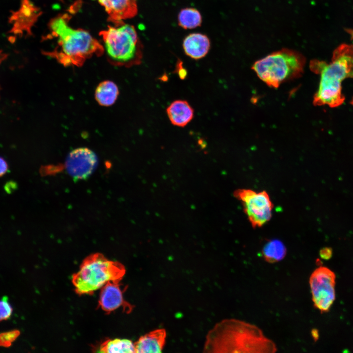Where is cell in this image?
Here are the masks:
<instances>
[{"label": "cell", "mask_w": 353, "mask_h": 353, "mask_svg": "<svg viewBox=\"0 0 353 353\" xmlns=\"http://www.w3.org/2000/svg\"><path fill=\"white\" fill-rule=\"evenodd\" d=\"M70 16L64 13L50 20L48 25L49 32L42 39L51 40L55 44L51 50L44 51L43 53L64 66L80 67L94 55H102L104 49L87 30L70 26Z\"/></svg>", "instance_id": "1"}, {"label": "cell", "mask_w": 353, "mask_h": 353, "mask_svg": "<svg viewBox=\"0 0 353 353\" xmlns=\"http://www.w3.org/2000/svg\"><path fill=\"white\" fill-rule=\"evenodd\" d=\"M275 343L258 327L236 319L217 323L207 333L204 353H274Z\"/></svg>", "instance_id": "2"}, {"label": "cell", "mask_w": 353, "mask_h": 353, "mask_svg": "<svg viewBox=\"0 0 353 353\" xmlns=\"http://www.w3.org/2000/svg\"><path fill=\"white\" fill-rule=\"evenodd\" d=\"M331 59L329 63L317 59L310 63L311 70L320 75L319 87L313 98L315 105H341L345 100L342 82L346 78H353V45L341 44L333 51Z\"/></svg>", "instance_id": "3"}, {"label": "cell", "mask_w": 353, "mask_h": 353, "mask_svg": "<svg viewBox=\"0 0 353 353\" xmlns=\"http://www.w3.org/2000/svg\"><path fill=\"white\" fill-rule=\"evenodd\" d=\"M99 35L110 64L130 67L141 63L143 47L134 26L125 23L108 25Z\"/></svg>", "instance_id": "4"}, {"label": "cell", "mask_w": 353, "mask_h": 353, "mask_svg": "<svg viewBox=\"0 0 353 353\" xmlns=\"http://www.w3.org/2000/svg\"><path fill=\"white\" fill-rule=\"evenodd\" d=\"M305 64V58L302 53L283 49L256 61L252 69L268 86L276 88L283 82L301 76Z\"/></svg>", "instance_id": "5"}, {"label": "cell", "mask_w": 353, "mask_h": 353, "mask_svg": "<svg viewBox=\"0 0 353 353\" xmlns=\"http://www.w3.org/2000/svg\"><path fill=\"white\" fill-rule=\"evenodd\" d=\"M125 273L122 263L96 253L83 260L78 272L73 275L72 282L77 294L91 295L109 281H121Z\"/></svg>", "instance_id": "6"}, {"label": "cell", "mask_w": 353, "mask_h": 353, "mask_svg": "<svg viewBox=\"0 0 353 353\" xmlns=\"http://www.w3.org/2000/svg\"><path fill=\"white\" fill-rule=\"evenodd\" d=\"M234 196L242 202L244 211L253 228L259 227L272 217L273 204L265 191L256 193L245 189H239Z\"/></svg>", "instance_id": "7"}, {"label": "cell", "mask_w": 353, "mask_h": 353, "mask_svg": "<svg viewBox=\"0 0 353 353\" xmlns=\"http://www.w3.org/2000/svg\"><path fill=\"white\" fill-rule=\"evenodd\" d=\"M335 275L328 268L321 266L309 277V285L314 306L321 312L329 311L335 299Z\"/></svg>", "instance_id": "8"}, {"label": "cell", "mask_w": 353, "mask_h": 353, "mask_svg": "<svg viewBox=\"0 0 353 353\" xmlns=\"http://www.w3.org/2000/svg\"><path fill=\"white\" fill-rule=\"evenodd\" d=\"M98 159L96 153L87 148H79L67 155L65 166L68 174L75 179H85L96 169Z\"/></svg>", "instance_id": "9"}, {"label": "cell", "mask_w": 353, "mask_h": 353, "mask_svg": "<svg viewBox=\"0 0 353 353\" xmlns=\"http://www.w3.org/2000/svg\"><path fill=\"white\" fill-rule=\"evenodd\" d=\"M8 22L12 27L8 33L16 36L22 37L24 34L31 36V28L42 14L40 8L31 0H21L19 8L12 11Z\"/></svg>", "instance_id": "10"}, {"label": "cell", "mask_w": 353, "mask_h": 353, "mask_svg": "<svg viewBox=\"0 0 353 353\" xmlns=\"http://www.w3.org/2000/svg\"><path fill=\"white\" fill-rule=\"evenodd\" d=\"M120 282V280L109 281L101 288L99 306L107 313L122 307L127 313L133 309V305L124 300Z\"/></svg>", "instance_id": "11"}, {"label": "cell", "mask_w": 353, "mask_h": 353, "mask_svg": "<svg viewBox=\"0 0 353 353\" xmlns=\"http://www.w3.org/2000/svg\"><path fill=\"white\" fill-rule=\"evenodd\" d=\"M106 12L108 21L114 25L133 18L138 13L137 0H97Z\"/></svg>", "instance_id": "12"}, {"label": "cell", "mask_w": 353, "mask_h": 353, "mask_svg": "<svg viewBox=\"0 0 353 353\" xmlns=\"http://www.w3.org/2000/svg\"><path fill=\"white\" fill-rule=\"evenodd\" d=\"M164 328L156 329L141 336L134 343L135 353H161L166 338Z\"/></svg>", "instance_id": "13"}, {"label": "cell", "mask_w": 353, "mask_h": 353, "mask_svg": "<svg viewBox=\"0 0 353 353\" xmlns=\"http://www.w3.org/2000/svg\"><path fill=\"white\" fill-rule=\"evenodd\" d=\"M182 47L185 53L189 57L198 60L208 53L210 42L205 34L194 33L189 34L184 39Z\"/></svg>", "instance_id": "14"}, {"label": "cell", "mask_w": 353, "mask_h": 353, "mask_svg": "<svg viewBox=\"0 0 353 353\" xmlns=\"http://www.w3.org/2000/svg\"><path fill=\"white\" fill-rule=\"evenodd\" d=\"M171 123L174 126L184 127L193 119V108L185 100H178L172 102L166 109Z\"/></svg>", "instance_id": "15"}, {"label": "cell", "mask_w": 353, "mask_h": 353, "mask_svg": "<svg viewBox=\"0 0 353 353\" xmlns=\"http://www.w3.org/2000/svg\"><path fill=\"white\" fill-rule=\"evenodd\" d=\"M119 91L117 85L110 80L101 82L97 87L95 98L98 103L103 106L113 105L117 99Z\"/></svg>", "instance_id": "16"}, {"label": "cell", "mask_w": 353, "mask_h": 353, "mask_svg": "<svg viewBox=\"0 0 353 353\" xmlns=\"http://www.w3.org/2000/svg\"><path fill=\"white\" fill-rule=\"evenodd\" d=\"M263 259L268 263H274L281 261L285 257L287 250L284 244L278 239L268 240L261 251Z\"/></svg>", "instance_id": "17"}, {"label": "cell", "mask_w": 353, "mask_h": 353, "mask_svg": "<svg viewBox=\"0 0 353 353\" xmlns=\"http://www.w3.org/2000/svg\"><path fill=\"white\" fill-rule=\"evenodd\" d=\"M100 353H135L134 343L127 339H106L98 348Z\"/></svg>", "instance_id": "18"}, {"label": "cell", "mask_w": 353, "mask_h": 353, "mask_svg": "<svg viewBox=\"0 0 353 353\" xmlns=\"http://www.w3.org/2000/svg\"><path fill=\"white\" fill-rule=\"evenodd\" d=\"M202 15L194 8L182 9L178 15V25L184 29H193L201 25Z\"/></svg>", "instance_id": "19"}, {"label": "cell", "mask_w": 353, "mask_h": 353, "mask_svg": "<svg viewBox=\"0 0 353 353\" xmlns=\"http://www.w3.org/2000/svg\"><path fill=\"white\" fill-rule=\"evenodd\" d=\"M20 334L18 329H14L0 333V346L8 348L17 339Z\"/></svg>", "instance_id": "20"}, {"label": "cell", "mask_w": 353, "mask_h": 353, "mask_svg": "<svg viewBox=\"0 0 353 353\" xmlns=\"http://www.w3.org/2000/svg\"><path fill=\"white\" fill-rule=\"evenodd\" d=\"M13 309L7 298L0 300V321L8 319L11 316Z\"/></svg>", "instance_id": "21"}, {"label": "cell", "mask_w": 353, "mask_h": 353, "mask_svg": "<svg viewBox=\"0 0 353 353\" xmlns=\"http://www.w3.org/2000/svg\"><path fill=\"white\" fill-rule=\"evenodd\" d=\"M332 254V250L329 247L322 248L320 251V255L322 258L324 259H329Z\"/></svg>", "instance_id": "22"}, {"label": "cell", "mask_w": 353, "mask_h": 353, "mask_svg": "<svg viewBox=\"0 0 353 353\" xmlns=\"http://www.w3.org/2000/svg\"><path fill=\"white\" fill-rule=\"evenodd\" d=\"M8 170V165L6 160L0 156V177L4 176Z\"/></svg>", "instance_id": "23"}, {"label": "cell", "mask_w": 353, "mask_h": 353, "mask_svg": "<svg viewBox=\"0 0 353 353\" xmlns=\"http://www.w3.org/2000/svg\"><path fill=\"white\" fill-rule=\"evenodd\" d=\"M8 55L7 53L3 52L1 50H0V65L1 63L7 58Z\"/></svg>", "instance_id": "24"}, {"label": "cell", "mask_w": 353, "mask_h": 353, "mask_svg": "<svg viewBox=\"0 0 353 353\" xmlns=\"http://www.w3.org/2000/svg\"><path fill=\"white\" fill-rule=\"evenodd\" d=\"M345 30L350 35L351 40H352L353 43V29L346 28Z\"/></svg>", "instance_id": "25"}, {"label": "cell", "mask_w": 353, "mask_h": 353, "mask_svg": "<svg viewBox=\"0 0 353 353\" xmlns=\"http://www.w3.org/2000/svg\"><path fill=\"white\" fill-rule=\"evenodd\" d=\"M314 338H318V331L316 330H314V332L312 333Z\"/></svg>", "instance_id": "26"}]
</instances>
